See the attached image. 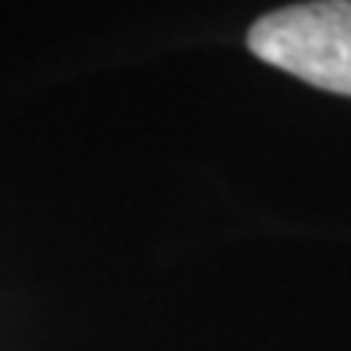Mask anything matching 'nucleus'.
I'll return each mask as SVG.
<instances>
[{
  "mask_svg": "<svg viewBox=\"0 0 351 351\" xmlns=\"http://www.w3.org/2000/svg\"><path fill=\"white\" fill-rule=\"evenodd\" d=\"M257 59L309 85L351 95V0L293 3L261 16L247 33Z\"/></svg>",
  "mask_w": 351,
  "mask_h": 351,
  "instance_id": "obj_1",
  "label": "nucleus"
}]
</instances>
